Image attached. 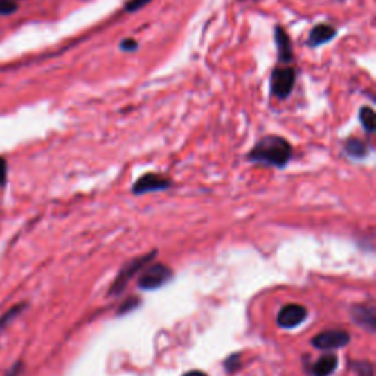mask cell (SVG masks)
Listing matches in <instances>:
<instances>
[{
	"label": "cell",
	"mask_w": 376,
	"mask_h": 376,
	"mask_svg": "<svg viewBox=\"0 0 376 376\" xmlns=\"http://www.w3.org/2000/svg\"><path fill=\"white\" fill-rule=\"evenodd\" d=\"M376 310L373 305H360L351 307V319L363 328H368L370 332L375 331L376 326Z\"/></svg>",
	"instance_id": "8"
},
{
	"label": "cell",
	"mask_w": 376,
	"mask_h": 376,
	"mask_svg": "<svg viewBox=\"0 0 376 376\" xmlns=\"http://www.w3.org/2000/svg\"><path fill=\"white\" fill-rule=\"evenodd\" d=\"M275 43H276L278 57H280L281 62H284V64L291 62V60H293V57H294L293 44H291L288 33L281 26L275 27Z\"/></svg>",
	"instance_id": "9"
},
{
	"label": "cell",
	"mask_w": 376,
	"mask_h": 376,
	"mask_svg": "<svg viewBox=\"0 0 376 376\" xmlns=\"http://www.w3.org/2000/svg\"><path fill=\"white\" fill-rule=\"evenodd\" d=\"M296 86L294 68H275L271 75V94L276 99L284 100L291 94Z\"/></svg>",
	"instance_id": "2"
},
{
	"label": "cell",
	"mask_w": 376,
	"mask_h": 376,
	"mask_svg": "<svg viewBox=\"0 0 376 376\" xmlns=\"http://www.w3.org/2000/svg\"><path fill=\"white\" fill-rule=\"evenodd\" d=\"M344 150L353 159H365L370 153V145L360 138H350L344 145Z\"/></svg>",
	"instance_id": "12"
},
{
	"label": "cell",
	"mask_w": 376,
	"mask_h": 376,
	"mask_svg": "<svg viewBox=\"0 0 376 376\" xmlns=\"http://www.w3.org/2000/svg\"><path fill=\"white\" fill-rule=\"evenodd\" d=\"M359 120H360L361 127L365 128V131L369 132V134L375 132V129H376V115H375V111L372 107L363 106L359 111Z\"/></svg>",
	"instance_id": "13"
},
{
	"label": "cell",
	"mask_w": 376,
	"mask_h": 376,
	"mask_svg": "<svg viewBox=\"0 0 376 376\" xmlns=\"http://www.w3.org/2000/svg\"><path fill=\"white\" fill-rule=\"evenodd\" d=\"M24 309H26V305H24V303H22V305H17V306H14L12 309H9L5 314H2V316H0V331L5 330L6 326L9 325V322L14 321Z\"/></svg>",
	"instance_id": "14"
},
{
	"label": "cell",
	"mask_w": 376,
	"mask_h": 376,
	"mask_svg": "<svg viewBox=\"0 0 376 376\" xmlns=\"http://www.w3.org/2000/svg\"><path fill=\"white\" fill-rule=\"evenodd\" d=\"M172 276H174V272L169 266L163 263H156V265H152L150 268L141 275L138 287L144 291L159 289L161 287H163L165 284L171 281Z\"/></svg>",
	"instance_id": "3"
},
{
	"label": "cell",
	"mask_w": 376,
	"mask_h": 376,
	"mask_svg": "<svg viewBox=\"0 0 376 376\" xmlns=\"http://www.w3.org/2000/svg\"><path fill=\"white\" fill-rule=\"evenodd\" d=\"M184 376H208L204 372H200V370H191L188 373H186Z\"/></svg>",
	"instance_id": "23"
},
{
	"label": "cell",
	"mask_w": 376,
	"mask_h": 376,
	"mask_svg": "<svg viewBox=\"0 0 376 376\" xmlns=\"http://www.w3.org/2000/svg\"><path fill=\"white\" fill-rule=\"evenodd\" d=\"M307 318V309L303 307L301 305H287L281 309V312L278 313V325L281 328L291 330L296 328V326L301 325Z\"/></svg>",
	"instance_id": "6"
},
{
	"label": "cell",
	"mask_w": 376,
	"mask_h": 376,
	"mask_svg": "<svg viewBox=\"0 0 376 376\" xmlns=\"http://www.w3.org/2000/svg\"><path fill=\"white\" fill-rule=\"evenodd\" d=\"M137 306H138V298L134 297V298H131V300H127V301L124 303V305L119 307L118 313H119V314H125V313H128V312H131V310H134Z\"/></svg>",
	"instance_id": "20"
},
{
	"label": "cell",
	"mask_w": 376,
	"mask_h": 376,
	"mask_svg": "<svg viewBox=\"0 0 376 376\" xmlns=\"http://www.w3.org/2000/svg\"><path fill=\"white\" fill-rule=\"evenodd\" d=\"M171 187V181L165 177H161L157 174H145L141 178L137 179V183L132 187V193L134 194H145V193H156L163 191Z\"/></svg>",
	"instance_id": "7"
},
{
	"label": "cell",
	"mask_w": 376,
	"mask_h": 376,
	"mask_svg": "<svg viewBox=\"0 0 376 376\" xmlns=\"http://www.w3.org/2000/svg\"><path fill=\"white\" fill-rule=\"evenodd\" d=\"M241 366V359H240V355H233L229 356L226 360H225V369L226 372L233 373V372H237Z\"/></svg>",
	"instance_id": "15"
},
{
	"label": "cell",
	"mask_w": 376,
	"mask_h": 376,
	"mask_svg": "<svg viewBox=\"0 0 376 376\" xmlns=\"http://www.w3.org/2000/svg\"><path fill=\"white\" fill-rule=\"evenodd\" d=\"M355 368L361 376H373V368H372V365L369 361L355 363Z\"/></svg>",
	"instance_id": "18"
},
{
	"label": "cell",
	"mask_w": 376,
	"mask_h": 376,
	"mask_svg": "<svg viewBox=\"0 0 376 376\" xmlns=\"http://www.w3.org/2000/svg\"><path fill=\"white\" fill-rule=\"evenodd\" d=\"M335 35H337V30L332 26H330V24H318V26H314L310 30L307 44L310 47H319L322 44H326L328 42L334 40Z\"/></svg>",
	"instance_id": "10"
},
{
	"label": "cell",
	"mask_w": 376,
	"mask_h": 376,
	"mask_svg": "<svg viewBox=\"0 0 376 376\" xmlns=\"http://www.w3.org/2000/svg\"><path fill=\"white\" fill-rule=\"evenodd\" d=\"M337 366H338L337 356L325 355L312 366V373L313 376H331L335 372Z\"/></svg>",
	"instance_id": "11"
},
{
	"label": "cell",
	"mask_w": 376,
	"mask_h": 376,
	"mask_svg": "<svg viewBox=\"0 0 376 376\" xmlns=\"http://www.w3.org/2000/svg\"><path fill=\"white\" fill-rule=\"evenodd\" d=\"M21 363H15V366L14 368H10L9 370H8V375L6 376H18L19 375V372H21Z\"/></svg>",
	"instance_id": "22"
},
{
	"label": "cell",
	"mask_w": 376,
	"mask_h": 376,
	"mask_svg": "<svg viewBox=\"0 0 376 376\" xmlns=\"http://www.w3.org/2000/svg\"><path fill=\"white\" fill-rule=\"evenodd\" d=\"M119 48L123 52H136L138 48V43L134 39H125V40L120 42Z\"/></svg>",
	"instance_id": "19"
},
{
	"label": "cell",
	"mask_w": 376,
	"mask_h": 376,
	"mask_svg": "<svg viewBox=\"0 0 376 376\" xmlns=\"http://www.w3.org/2000/svg\"><path fill=\"white\" fill-rule=\"evenodd\" d=\"M6 178H8V165L3 157H0V187L6 186Z\"/></svg>",
	"instance_id": "21"
},
{
	"label": "cell",
	"mask_w": 376,
	"mask_h": 376,
	"mask_svg": "<svg viewBox=\"0 0 376 376\" xmlns=\"http://www.w3.org/2000/svg\"><path fill=\"white\" fill-rule=\"evenodd\" d=\"M350 343V335L341 330H331L318 334L312 339L313 347L319 350H334V348H343Z\"/></svg>",
	"instance_id": "5"
},
{
	"label": "cell",
	"mask_w": 376,
	"mask_h": 376,
	"mask_svg": "<svg viewBox=\"0 0 376 376\" xmlns=\"http://www.w3.org/2000/svg\"><path fill=\"white\" fill-rule=\"evenodd\" d=\"M152 0H128L125 5V12H137L141 8L147 6Z\"/></svg>",
	"instance_id": "16"
},
{
	"label": "cell",
	"mask_w": 376,
	"mask_h": 376,
	"mask_svg": "<svg viewBox=\"0 0 376 376\" xmlns=\"http://www.w3.org/2000/svg\"><path fill=\"white\" fill-rule=\"evenodd\" d=\"M154 256H156V251H150L149 254H145V256H141L136 260H131L129 263H127L123 268V271L116 275V280L111 287V294L123 293L131 278L134 276L145 263H149L152 259H154Z\"/></svg>",
	"instance_id": "4"
},
{
	"label": "cell",
	"mask_w": 376,
	"mask_h": 376,
	"mask_svg": "<svg viewBox=\"0 0 376 376\" xmlns=\"http://www.w3.org/2000/svg\"><path fill=\"white\" fill-rule=\"evenodd\" d=\"M247 157L250 162L281 169L293 157V147L280 136H266L256 143Z\"/></svg>",
	"instance_id": "1"
},
{
	"label": "cell",
	"mask_w": 376,
	"mask_h": 376,
	"mask_svg": "<svg viewBox=\"0 0 376 376\" xmlns=\"http://www.w3.org/2000/svg\"><path fill=\"white\" fill-rule=\"evenodd\" d=\"M17 10V3L12 0H0V15H10Z\"/></svg>",
	"instance_id": "17"
}]
</instances>
